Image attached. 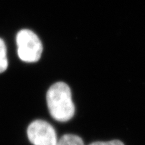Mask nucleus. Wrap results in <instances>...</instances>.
<instances>
[{
  "label": "nucleus",
  "instance_id": "obj_1",
  "mask_svg": "<svg viewBox=\"0 0 145 145\" xmlns=\"http://www.w3.org/2000/svg\"><path fill=\"white\" fill-rule=\"evenodd\" d=\"M46 102L50 115L58 122H67L75 114L71 91L64 82H57L50 86L46 93Z\"/></svg>",
  "mask_w": 145,
  "mask_h": 145
},
{
  "label": "nucleus",
  "instance_id": "obj_2",
  "mask_svg": "<svg viewBox=\"0 0 145 145\" xmlns=\"http://www.w3.org/2000/svg\"><path fill=\"white\" fill-rule=\"evenodd\" d=\"M18 57L26 63H35L40 59L42 45L38 36L31 30L24 29L16 36Z\"/></svg>",
  "mask_w": 145,
  "mask_h": 145
},
{
  "label": "nucleus",
  "instance_id": "obj_3",
  "mask_svg": "<svg viewBox=\"0 0 145 145\" xmlns=\"http://www.w3.org/2000/svg\"><path fill=\"white\" fill-rule=\"evenodd\" d=\"M27 135L34 145H57L58 139L55 130L46 121L37 120L29 125Z\"/></svg>",
  "mask_w": 145,
  "mask_h": 145
},
{
  "label": "nucleus",
  "instance_id": "obj_4",
  "mask_svg": "<svg viewBox=\"0 0 145 145\" xmlns=\"http://www.w3.org/2000/svg\"><path fill=\"white\" fill-rule=\"evenodd\" d=\"M57 145H85L82 138L79 136L75 135H63L59 140H58Z\"/></svg>",
  "mask_w": 145,
  "mask_h": 145
},
{
  "label": "nucleus",
  "instance_id": "obj_5",
  "mask_svg": "<svg viewBox=\"0 0 145 145\" xmlns=\"http://www.w3.org/2000/svg\"><path fill=\"white\" fill-rule=\"evenodd\" d=\"M8 66V58H7L6 46L4 42L0 39V73H2L7 69Z\"/></svg>",
  "mask_w": 145,
  "mask_h": 145
},
{
  "label": "nucleus",
  "instance_id": "obj_6",
  "mask_svg": "<svg viewBox=\"0 0 145 145\" xmlns=\"http://www.w3.org/2000/svg\"><path fill=\"white\" fill-rule=\"evenodd\" d=\"M89 145H124V143L118 140H110L108 142H95Z\"/></svg>",
  "mask_w": 145,
  "mask_h": 145
}]
</instances>
